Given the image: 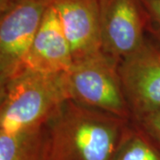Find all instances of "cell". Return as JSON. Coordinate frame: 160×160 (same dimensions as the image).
<instances>
[{"label": "cell", "mask_w": 160, "mask_h": 160, "mask_svg": "<svg viewBox=\"0 0 160 160\" xmlns=\"http://www.w3.org/2000/svg\"><path fill=\"white\" fill-rule=\"evenodd\" d=\"M130 122L68 100L46 125L48 160H111Z\"/></svg>", "instance_id": "1"}, {"label": "cell", "mask_w": 160, "mask_h": 160, "mask_svg": "<svg viewBox=\"0 0 160 160\" xmlns=\"http://www.w3.org/2000/svg\"><path fill=\"white\" fill-rule=\"evenodd\" d=\"M0 132L46 126L70 100L67 75L24 71L0 87Z\"/></svg>", "instance_id": "2"}, {"label": "cell", "mask_w": 160, "mask_h": 160, "mask_svg": "<svg viewBox=\"0 0 160 160\" xmlns=\"http://www.w3.org/2000/svg\"><path fill=\"white\" fill-rule=\"evenodd\" d=\"M66 75L70 100L131 120V111L118 72V63L102 50L74 61Z\"/></svg>", "instance_id": "3"}, {"label": "cell", "mask_w": 160, "mask_h": 160, "mask_svg": "<svg viewBox=\"0 0 160 160\" xmlns=\"http://www.w3.org/2000/svg\"><path fill=\"white\" fill-rule=\"evenodd\" d=\"M52 0H15L0 10V87L22 72L23 62Z\"/></svg>", "instance_id": "4"}, {"label": "cell", "mask_w": 160, "mask_h": 160, "mask_svg": "<svg viewBox=\"0 0 160 160\" xmlns=\"http://www.w3.org/2000/svg\"><path fill=\"white\" fill-rule=\"evenodd\" d=\"M102 51L119 64L142 46L149 24L144 0H98Z\"/></svg>", "instance_id": "5"}, {"label": "cell", "mask_w": 160, "mask_h": 160, "mask_svg": "<svg viewBox=\"0 0 160 160\" xmlns=\"http://www.w3.org/2000/svg\"><path fill=\"white\" fill-rule=\"evenodd\" d=\"M131 120L160 109V47L147 38L137 51L118 64Z\"/></svg>", "instance_id": "6"}, {"label": "cell", "mask_w": 160, "mask_h": 160, "mask_svg": "<svg viewBox=\"0 0 160 160\" xmlns=\"http://www.w3.org/2000/svg\"><path fill=\"white\" fill-rule=\"evenodd\" d=\"M72 64L73 56L70 46L52 4L25 57L22 72L67 73Z\"/></svg>", "instance_id": "7"}, {"label": "cell", "mask_w": 160, "mask_h": 160, "mask_svg": "<svg viewBox=\"0 0 160 160\" xmlns=\"http://www.w3.org/2000/svg\"><path fill=\"white\" fill-rule=\"evenodd\" d=\"M73 62L102 50L98 0H52Z\"/></svg>", "instance_id": "8"}, {"label": "cell", "mask_w": 160, "mask_h": 160, "mask_svg": "<svg viewBox=\"0 0 160 160\" xmlns=\"http://www.w3.org/2000/svg\"><path fill=\"white\" fill-rule=\"evenodd\" d=\"M0 160H48L46 126L0 132Z\"/></svg>", "instance_id": "9"}, {"label": "cell", "mask_w": 160, "mask_h": 160, "mask_svg": "<svg viewBox=\"0 0 160 160\" xmlns=\"http://www.w3.org/2000/svg\"><path fill=\"white\" fill-rule=\"evenodd\" d=\"M111 160H160V150L131 121Z\"/></svg>", "instance_id": "10"}, {"label": "cell", "mask_w": 160, "mask_h": 160, "mask_svg": "<svg viewBox=\"0 0 160 160\" xmlns=\"http://www.w3.org/2000/svg\"><path fill=\"white\" fill-rule=\"evenodd\" d=\"M131 121L150 139L160 150V109Z\"/></svg>", "instance_id": "11"}, {"label": "cell", "mask_w": 160, "mask_h": 160, "mask_svg": "<svg viewBox=\"0 0 160 160\" xmlns=\"http://www.w3.org/2000/svg\"><path fill=\"white\" fill-rule=\"evenodd\" d=\"M144 4L149 16L148 33L160 47V0H144Z\"/></svg>", "instance_id": "12"}]
</instances>
